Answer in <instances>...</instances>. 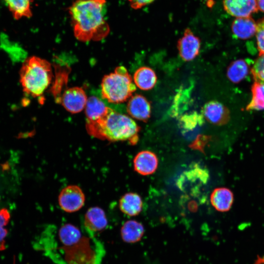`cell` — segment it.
Returning <instances> with one entry per match:
<instances>
[{"mask_svg":"<svg viewBox=\"0 0 264 264\" xmlns=\"http://www.w3.org/2000/svg\"><path fill=\"white\" fill-rule=\"evenodd\" d=\"M32 244L55 264H102L106 254L95 234L70 223L45 226Z\"/></svg>","mask_w":264,"mask_h":264,"instance_id":"cell-1","label":"cell"},{"mask_svg":"<svg viewBox=\"0 0 264 264\" xmlns=\"http://www.w3.org/2000/svg\"><path fill=\"white\" fill-rule=\"evenodd\" d=\"M68 12L75 37L82 42L99 41L109 33L106 0H75Z\"/></svg>","mask_w":264,"mask_h":264,"instance_id":"cell-2","label":"cell"},{"mask_svg":"<svg viewBox=\"0 0 264 264\" xmlns=\"http://www.w3.org/2000/svg\"><path fill=\"white\" fill-rule=\"evenodd\" d=\"M88 133L110 141H132L137 138L139 127L130 117L107 107L105 112L93 121L86 122Z\"/></svg>","mask_w":264,"mask_h":264,"instance_id":"cell-3","label":"cell"},{"mask_svg":"<svg viewBox=\"0 0 264 264\" xmlns=\"http://www.w3.org/2000/svg\"><path fill=\"white\" fill-rule=\"evenodd\" d=\"M20 74L23 91L34 97L43 94L52 78L50 63L36 56L30 57L24 62Z\"/></svg>","mask_w":264,"mask_h":264,"instance_id":"cell-4","label":"cell"},{"mask_svg":"<svg viewBox=\"0 0 264 264\" xmlns=\"http://www.w3.org/2000/svg\"><path fill=\"white\" fill-rule=\"evenodd\" d=\"M136 89L133 79L123 66H117L113 72L105 75L101 83L103 98L114 104L130 99Z\"/></svg>","mask_w":264,"mask_h":264,"instance_id":"cell-5","label":"cell"},{"mask_svg":"<svg viewBox=\"0 0 264 264\" xmlns=\"http://www.w3.org/2000/svg\"><path fill=\"white\" fill-rule=\"evenodd\" d=\"M85 197L81 189L77 185H69L62 190L58 202L61 208L67 213L80 210L84 205Z\"/></svg>","mask_w":264,"mask_h":264,"instance_id":"cell-6","label":"cell"},{"mask_svg":"<svg viewBox=\"0 0 264 264\" xmlns=\"http://www.w3.org/2000/svg\"><path fill=\"white\" fill-rule=\"evenodd\" d=\"M177 48L180 58L184 61L193 60L198 55L200 40L189 28H186L183 35L177 41Z\"/></svg>","mask_w":264,"mask_h":264,"instance_id":"cell-7","label":"cell"},{"mask_svg":"<svg viewBox=\"0 0 264 264\" xmlns=\"http://www.w3.org/2000/svg\"><path fill=\"white\" fill-rule=\"evenodd\" d=\"M87 100L84 89L77 87L66 89L61 99L63 107L72 113L81 111L85 108Z\"/></svg>","mask_w":264,"mask_h":264,"instance_id":"cell-8","label":"cell"},{"mask_svg":"<svg viewBox=\"0 0 264 264\" xmlns=\"http://www.w3.org/2000/svg\"><path fill=\"white\" fill-rule=\"evenodd\" d=\"M201 112L207 121L216 125H225L230 119L228 109L217 101H210L205 103L202 108Z\"/></svg>","mask_w":264,"mask_h":264,"instance_id":"cell-9","label":"cell"},{"mask_svg":"<svg viewBox=\"0 0 264 264\" xmlns=\"http://www.w3.org/2000/svg\"><path fill=\"white\" fill-rule=\"evenodd\" d=\"M223 5L225 11L236 18L250 17L259 10L256 0H223Z\"/></svg>","mask_w":264,"mask_h":264,"instance_id":"cell-10","label":"cell"},{"mask_svg":"<svg viewBox=\"0 0 264 264\" xmlns=\"http://www.w3.org/2000/svg\"><path fill=\"white\" fill-rule=\"evenodd\" d=\"M127 110L132 118L147 122L151 115V107L150 102L144 96L135 94L129 99Z\"/></svg>","mask_w":264,"mask_h":264,"instance_id":"cell-11","label":"cell"},{"mask_svg":"<svg viewBox=\"0 0 264 264\" xmlns=\"http://www.w3.org/2000/svg\"><path fill=\"white\" fill-rule=\"evenodd\" d=\"M107 225L108 220L102 208L92 207L86 212L82 225L89 232L96 235L105 229Z\"/></svg>","mask_w":264,"mask_h":264,"instance_id":"cell-12","label":"cell"},{"mask_svg":"<svg viewBox=\"0 0 264 264\" xmlns=\"http://www.w3.org/2000/svg\"><path fill=\"white\" fill-rule=\"evenodd\" d=\"M158 163V160L156 154L149 151L139 152L133 159L134 170L143 176L153 174L157 169Z\"/></svg>","mask_w":264,"mask_h":264,"instance_id":"cell-13","label":"cell"},{"mask_svg":"<svg viewBox=\"0 0 264 264\" xmlns=\"http://www.w3.org/2000/svg\"><path fill=\"white\" fill-rule=\"evenodd\" d=\"M231 29L237 38L245 40L256 34L257 22L251 17L237 18L232 22Z\"/></svg>","mask_w":264,"mask_h":264,"instance_id":"cell-14","label":"cell"},{"mask_svg":"<svg viewBox=\"0 0 264 264\" xmlns=\"http://www.w3.org/2000/svg\"><path fill=\"white\" fill-rule=\"evenodd\" d=\"M210 201L212 206L217 211L226 212L230 210L234 201L232 192L225 187L215 189L210 196Z\"/></svg>","mask_w":264,"mask_h":264,"instance_id":"cell-15","label":"cell"},{"mask_svg":"<svg viewBox=\"0 0 264 264\" xmlns=\"http://www.w3.org/2000/svg\"><path fill=\"white\" fill-rule=\"evenodd\" d=\"M136 87L144 90L153 88L157 82V76L154 70L148 66H141L135 71L133 77Z\"/></svg>","mask_w":264,"mask_h":264,"instance_id":"cell-16","label":"cell"},{"mask_svg":"<svg viewBox=\"0 0 264 264\" xmlns=\"http://www.w3.org/2000/svg\"><path fill=\"white\" fill-rule=\"evenodd\" d=\"M119 205L123 213L130 216H135L141 212L143 203L138 194L132 192L126 193L121 198Z\"/></svg>","mask_w":264,"mask_h":264,"instance_id":"cell-17","label":"cell"},{"mask_svg":"<svg viewBox=\"0 0 264 264\" xmlns=\"http://www.w3.org/2000/svg\"><path fill=\"white\" fill-rule=\"evenodd\" d=\"M122 240L127 243H135L139 241L144 233V228L140 222L135 220L126 221L121 228Z\"/></svg>","mask_w":264,"mask_h":264,"instance_id":"cell-18","label":"cell"},{"mask_svg":"<svg viewBox=\"0 0 264 264\" xmlns=\"http://www.w3.org/2000/svg\"><path fill=\"white\" fill-rule=\"evenodd\" d=\"M14 18L19 20L32 16L31 0H3Z\"/></svg>","mask_w":264,"mask_h":264,"instance_id":"cell-19","label":"cell"},{"mask_svg":"<svg viewBox=\"0 0 264 264\" xmlns=\"http://www.w3.org/2000/svg\"><path fill=\"white\" fill-rule=\"evenodd\" d=\"M107 107L102 101L95 96L88 98L85 108L87 121H93L98 119L105 112Z\"/></svg>","mask_w":264,"mask_h":264,"instance_id":"cell-20","label":"cell"},{"mask_svg":"<svg viewBox=\"0 0 264 264\" xmlns=\"http://www.w3.org/2000/svg\"><path fill=\"white\" fill-rule=\"evenodd\" d=\"M249 73L248 64L243 60L240 59L233 62L227 70V76L234 83H238L243 80Z\"/></svg>","mask_w":264,"mask_h":264,"instance_id":"cell-21","label":"cell"},{"mask_svg":"<svg viewBox=\"0 0 264 264\" xmlns=\"http://www.w3.org/2000/svg\"><path fill=\"white\" fill-rule=\"evenodd\" d=\"M251 99L246 107V110H264V84L255 81L251 88Z\"/></svg>","mask_w":264,"mask_h":264,"instance_id":"cell-22","label":"cell"},{"mask_svg":"<svg viewBox=\"0 0 264 264\" xmlns=\"http://www.w3.org/2000/svg\"><path fill=\"white\" fill-rule=\"evenodd\" d=\"M10 219V213L6 209L0 210V249L4 248L5 238L7 234L5 226Z\"/></svg>","mask_w":264,"mask_h":264,"instance_id":"cell-23","label":"cell"},{"mask_svg":"<svg viewBox=\"0 0 264 264\" xmlns=\"http://www.w3.org/2000/svg\"><path fill=\"white\" fill-rule=\"evenodd\" d=\"M251 72L255 81L264 84V54L260 55L256 59L251 69Z\"/></svg>","mask_w":264,"mask_h":264,"instance_id":"cell-24","label":"cell"},{"mask_svg":"<svg viewBox=\"0 0 264 264\" xmlns=\"http://www.w3.org/2000/svg\"><path fill=\"white\" fill-rule=\"evenodd\" d=\"M255 35L259 54H264V18L260 19L257 22V30Z\"/></svg>","mask_w":264,"mask_h":264,"instance_id":"cell-25","label":"cell"},{"mask_svg":"<svg viewBox=\"0 0 264 264\" xmlns=\"http://www.w3.org/2000/svg\"><path fill=\"white\" fill-rule=\"evenodd\" d=\"M198 115H191L190 116H184L182 118V121L184 128L187 129H192L196 125L197 120L196 119H200L201 117Z\"/></svg>","mask_w":264,"mask_h":264,"instance_id":"cell-26","label":"cell"},{"mask_svg":"<svg viewBox=\"0 0 264 264\" xmlns=\"http://www.w3.org/2000/svg\"><path fill=\"white\" fill-rule=\"evenodd\" d=\"M132 8L135 9L141 8L154 0H128Z\"/></svg>","mask_w":264,"mask_h":264,"instance_id":"cell-27","label":"cell"},{"mask_svg":"<svg viewBox=\"0 0 264 264\" xmlns=\"http://www.w3.org/2000/svg\"><path fill=\"white\" fill-rule=\"evenodd\" d=\"M259 10L264 12V0H256Z\"/></svg>","mask_w":264,"mask_h":264,"instance_id":"cell-28","label":"cell"},{"mask_svg":"<svg viewBox=\"0 0 264 264\" xmlns=\"http://www.w3.org/2000/svg\"><path fill=\"white\" fill-rule=\"evenodd\" d=\"M207 1L208 5L209 7H211L214 3V0H205Z\"/></svg>","mask_w":264,"mask_h":264,"instance_id":"cell-29","label":"cell"}]
</instances>
